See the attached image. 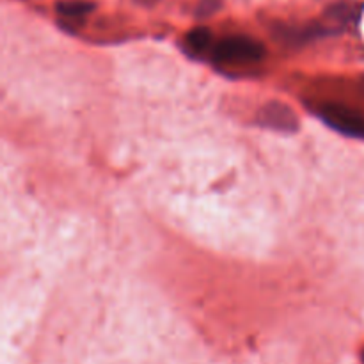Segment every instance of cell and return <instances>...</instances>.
I'll return each instance as SVG.
<instances>
[{
    "label": "cell",
    "instance_id": "6da1fadb",
    "mask_svg": "<svg viewBox=\"0 0 364 364\" xmlns=\"http://www.w3.org/2000/svg\"><path fill=\"white\" fill-rule=\"evenodd\" d=\"M210 57L219 66H251L265 57V46L247 36H230L213 43Z\"/></svg>",
    "mask_w": 364,
    "mask_h": 364
},
{
    "label": "cell",
    "instance_id": "7a4b0ae2",
    "mask_svg": "<svg viewBox=\"0 0 364 364\" xmlns=\"http://www.w3.org/2000/svg\"><path fill=\"white\" fill-rule=\"evenodd\" d=\"M315 112L318 114L320 119H323L329 127L336 128L341 134L364 139V116L359 110L343 103L327 102L316 107Z\"/></svg>",
    "mask_w": 364,
    "mask_h": 364
},
{
    "label": "cell",
    "instance_id": "3957f363",
    "mask_svg": "<svg viewBox=\"0 0 364 364\" xmlns=\"http://www.w3.org/2000/svg\"><path fill=\"white\" fill-rule=\"evenodd\" d=\"M259 124L272 130L279 132H294L297 130V117H295L294 110L290 107L283 105V103L272 102L265 105L259 112Z\"/></svg>",
    "mask_w": 364,
    "mask_h": 364
},
{
    "label": "cell",
    "instance_id": "277c9868",
    "mask_svg": "<svg viewBox=\"0 0 364 364\" xmlns=\"http://www.w3.org/2000/svg\"><path fill=\"white\" fill-rule=\"evenodd\" d=\"M185 45H187V52L194 53V55L203 57L210 55L213 46V38L212 32L205 27H198L192 32H188L187 38H185Z\"/></svg>",
    "mask_w": 364,
    "mask_h": 364
},
{
    "label": "cell",
    "instance_id": "5b68a950",
    "mask_svg": "<svg viewBox=\"0 0 364 364\" xmlns=\"http://www.w3.org/2000/svg\"><path fill=\"white\" fill-rule=\"evenodd\" d=\"M91 9V4L82 2V0H70V2H60L59 6H57L59 14H63L68 20H78V18L85 16Z\"/></svg>",
    "mask_w": 364,
    "mask_h": 364
},
{
    "label": "cell",
    "instance_id": "8992f818",
    "mask_svg": "<svg viewBox=\"0 0 364 364\" xmlns=\"http://www.w3.org/2000/svg\"><path fill=\"white\" fill-rule=\"evenodd\" d=\"M213 4H215V0H203L201 6H199V11H201V13H199V14L212 13V11L215 9V6H213Z\"/></svg>",
    "mask_w": 364,
    "mask_h": 364
},
{
    "label": "cell",
    "instance_id": "52a82bcc",
    "mask_svg": "<svg viewBox=\"0 0 364 364\" xmlns=\"http://www.w3.org/2000/svg\"><path fill=\"white\" fill-rule=\"evenodd\" d=\"M363 361H364V352H363Z\"/></svg>",
    "mask_w": 364,
    "mask_h": 364
},
{
    "label": "cell",
    "instance_id": "ba28073f",
    "mask_svg": "<svg viewBox=\"0 0 364 364\" xmlns=\"http://www.w3.org/2000/svg\"><path fill=\"white\" fill-rule=\"evenodd\" d=\"M363 85H364V84H363Z\"/></svg>",
    "mask_w": 364,
    "mask_h": 364
}]
</instances>
